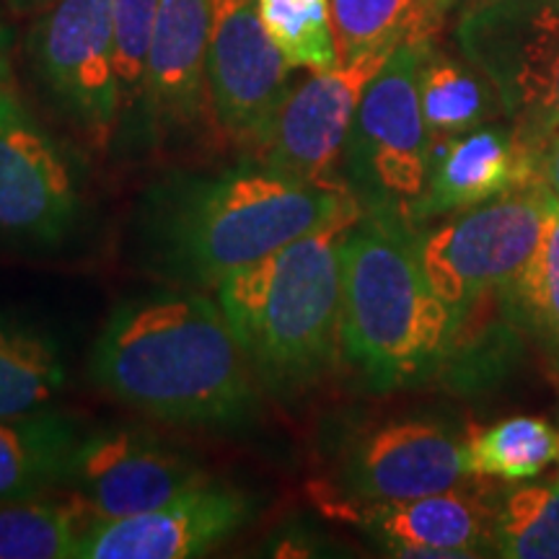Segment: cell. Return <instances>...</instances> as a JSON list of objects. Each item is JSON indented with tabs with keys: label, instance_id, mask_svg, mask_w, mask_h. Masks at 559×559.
<instances>
[{
	"label": "cell",
	"instance_id": "6da1fadb",
	"mask_svg": "<svg viewBox=\"0 0 559 559\" xmlns=\"http://www.w3.org/2000/svg\"><path fill=\"white\" fill-rule=\"evenodd\" d=\"M353 205L349 190L304 185L251 158L221 171L174 169L140 194L130 254L174 288L215 290Z\"/></svg>",
	"mask_w": 559,
	"mask_h": 559
},
{
	"label": "cell",
	"instance_id": "7a4b0ae2",
	"mask_svg": "<svg viewBox=\"0 0 559 559\" xmlns=\"http://www.w3.org/2000/svg\"><path fill=\"white\" fill-rule=\"evenodd\" d=\"M88 373L130 409L202 428L247 423L262 389L218 300L192 288L117 304L91 349Z\"/></svg>",
	"mask_w": 559,
	"mask_h": 559
},
{
	"label": "cell",
	"instance_id": "3957f363",
	"mask_svg": "<svg viewBox=\"0 0 559 559\" xmlns=\"http://www.w3.org/2000/svg\"><path fill=\"white\" fill-rule=\"evenodd\" d=\"M353 205L215 288L223 317L270 394H298L342 358V241Z\"/></svg>",
	"mask_w": 559,
	"mask_h": 559
},
{
	"label": "cell",
	"instance_id": "277c9868",
	"mask_svg": "<svg viewBox=\"0 0 559 559\" xmlns=\"http://www.w3.org/2000/svg\"><path fill=\"white\" fill-rule=\"evenodd\" d=\"M340 254L342 360L376 394L430 379L449 360L453 319L419 264L415 226L362 210Z\"/></svg>",
	"mask_w": 559,
	"mask_h": 559
},
{
	"label": "cell",
	"instance_id": "5b68a950",
	"mask_svg": "<svg viewBox=\"0 0 559 559\" xmlns=\"http://www.w3.org/2000/svg\"><path fill=\"white\" fill-rule=\"evenodd\" d=\"M453 34L461 58L492 83L515 140L539 164L559 132V0H472Z\"/></svg>",
	"mask_w": 559,
	"mask_h": 559
},
{
	"label": "cell",
	"instance_id": "8992f818",
	"mask_svg": "<svg viewBox=\"0 0 559 559\" xmlns=\"http://www.w3.org/2000/svg\"><path fill=\"white\" fill-rule=\"evenodd\" d=\"M430 45L400 41L355 111L342 151V179L366 213L407 221L425 190L432 138L419 107V68Z\"/></svg>",
	"mask_w": 559,
	"mask_h": 559
},
{
	"label": "cell",
	"instance_id": "52a82bcc",
	"mask_svg": "<svg viewBox=\"0 0 559 559\" xmlns=\"http://www.w3.org/2000/svg\"><path fill=\"white\" fill-rule=\"evenodd\" d=\"M24 62L39 99L91 148L120 130L111 0H58L32 19Z\"/></svg>",
	"mask_w": 559,
	"mask_h": 559
},
{
	"label": "cell",
	"instance_id": "ba28073f",
	"mask_svg": "<svg viewBox=\"0 0 559 559\" xmlns=\"http://www.w3.org/2000/svg\"><path fill=\"white\" fill-rule=\"evenodd\" d=\"M549 205L542 185H526L417 236L419 264L449 306L453 330L479 300L500 296L526 267L542 241Z\"/></svg>",
	"mask_w": 559,
	"mask_h": 559
},
{
	"label": "cell",
	"instance_id": "9c48e42d",
	"mask_svg": "<svg viewBox=\"0 0 559 559\" xmlns=\"http://www.w3.org/2000/svg\"><path fill=\"white\" fill-rule=\"evenodd\" d=\"M83 218L79 158L32 115L13 86L0 102V243L52 251Z\"/></svg>",
	"mask_w": 559,
	"mask_h": 559
},
{
	"label": "cell",
	"instance_id": "30bf717a",
	"mask_svg": "<svg viewBox=\"0 0 559 559\" xmlns=\"http://www.w3.org/2000/svg\"><path fill=\"white\" fill-rule=\"evenodd\" d=\"M464 438L436 417H391L353 430L340 443L334 481L349 508L376 510L459 487Z\"/></svg>",
	"mask_w": 559,
	"mask_h": 559
},
{
	"label": "cell",
	"instance_id": "8fae6325",
	"mask_svg": "<svg viewBox=\"0 0 559 559\" xmlns=\"http://www.w3.org/2000/svg\"><path fill=\"white\" fill-rule=\"evenodd\" d=\"M293 66L264 29L257 0H210L207 91L215 132L243 151L267 138Z\"/></svg>",
	"mask_w": 559,
	"mask_h": 559
},
{
	"label": "cell",
	"instance_id": "7c38bea8",
	"mask_svg": "<svg viewBox=\"0 0 559 559\" xmlns=\"http://www.w3.org/2000/svg\"><path fill=\"white\" fill-rule=\"evenodd\" d=\"M389 55L340 62L337 68L311 73L300 86L290 88L267 138L249 158L304 185L347 190L342 179V151L362 94Z\"/></svg>",
	"mask_w": 559,
	"mask_h": 559
},
{
	"label": "cell",
	"instance_id": "4fadbf2b",
	"mask_svg": "<svg viewBox=\"0 0 559 559\" xmlns=\"http://www.w3.org/2000/svg\"><path fill=\"white\" fill-rule=\"evenodd\" d=\"M210 477L190 453L135 428L86 430L66 489L94 519L160 508Z\"/></svg>",
	"mask_w": 559,
	"mask_h": 559
},
{
	"label": "cell",
	"instance_id": "5bb4252c",
	"mask_svg": "<svg viewBox=\"0 0 559 559\" xmlns=\"http://www.w3.org/2000/svg\"><path fill=\"white\" fill-rule=\"evenodd\" d=\"M207 37L210 0H158L143 107L128 143L179 148L215 132Z\"/></svg>",
	"mask_w": 559,
	"mask_h": 559
},
{
	"label": "cell",
	"instance_id": "9a60e30c",
	"mask_svg": "<svg viewBox=\"0 0 559 559\" xmlns=\"http://www.w3.org/2000/svg\"><path fill=\"white\" fill-rule=\"evenodd\" d=\"M254 500L239 487L207 479L166 506L94 519L83 531L79 559H187L207 555L254 515Z\"/></svg>",
	"mask_w": 559,
	"mask_h": 559
},
{
	"label": "cell",
	"instance_id": "2e32d148",
	"mask_svg": "<svg viewBox=\"0 0 559 559\" xmlns=\"http://www.w3.org/2000/svg\"><path fill=\"white\" fill-rule=\"evenodd\" d=\"M536 181V158L510 124H485L466 135L432 143L425 190L409 207V226L456 218L485 202Z\"/></svg>",
	"mask_w": 559,
	"mask_h": 559
},
{
	"label": "cell",
	"instance_id": "e0dca14e",
	"mask_svg": "<svg viewBox=\"0 0 559 559\" xmlns=\"http://www.w3.org/2000/svg\"><path fill=\"white\" fill-rule=\"evenodd\" d=\"M366 523L391 555L474 557L495 549L498 510L472 489H443L425 498L368 510Z\"/></svg>",
	"mask_w": 559,
	"mask_h": 559
},
{
	"label": "cell",
	"instance_id": "ac0fdd59",
	"mask_svg": "<svg viewBox=\"0 0 559 559\" xmlns=\"http://www.w3.org/2000/svg\"><path fill=\"white\" fill-rule=\"evenodd\" d=\"M86 430L52 407L0 417V502L41 498L66 487Z\"/></svg>",
	"mask_w": 559,
	"mask_h": 559
},
{
	"label": "cell",
	"instance_id": "d6986e66",
	"mask_svg": "<svg viewBox=\"0 0 559 559\" xmlns=\"http://www.w3.org/2000/svg\"><path fill=\"white\" fill-rule=\"evenodd\" d=\"M66 383L60 342L37 321L0 311V417L50 407Z\"/></svg>",
	"mask_w": 559,
	"mask_h": 559
},
{
	"label": "cell",
	"instance_id": "ffe728a7",
	"mask_svg": "<svg viewBox=\"0 0 559 559\" xmlns=\"http://www.w3.org/2000/svg\"><path fill=\"white\" fill-rule=\"evenodd\" d=\"M419 107L432 143L485 128L502 115L498 91L469 60L428 47L419 68Z\"/></svg>",
	"mask_w": 559,
	"mask_h": 559
},
{
	"label": "cell",
	"instance_id": "44dd1931",
	"mask_svg": "<svg viewBox=\"0 0 559 559\" xmlns=\"http://www.w3.org/2000/svg\"><path fill=\"white\" fill-rule=\"evenodd\" d=\"M500 306L559 373V202L551 200L539 247L500 293Z\"/></svg>",
	"mask_w": 559,
	"mask_h": 559
},
{
	"label": "cell",
	"instance_id": "7402d4cb",
	"mask_svg": "<svg viewBox=\"0 0 559 559\" xmlns=\"http://www.w3.org/2000/svg\"><path fill=\"white\" fill-rule=\"evenodd\" d=\"M94 515L70 495L0 502V559H70Z\"/></svg>",
	"mask_w": 559,
	"mask_h": 559
},
{
	"label": "cell",
	"instance_id": "603a6c76",
	"mask_svg": "<svg viewBox=\"0 0 559 559\" xmlns=\"http://www.w3.org/2000/svg\"><path fill=\"white\" fill-rule=\"evenodd\" d=\"M466 469L474 477L528 479L559 459V432L542 417H510L464 438Z\"/></svg>",
	"mask_w": 559,
	"mask_h": 559
},
{
	"label": "cell",
	"instance_id": "cb8c5ba5",
	"mask_svg": "<svg viewBox=\"0 0 559 559\" xmlns=\"http://www.w3.org/2000/svg\"><path fill=\"white\" fill-rule=\"evenodd\" d=\"M257 11L293 68L319 73L340 66L330 0H257Z\"/></svg>",
	"mask_w": 559,
	"mask_h": 559
},
{
	"label": "cell",
	"instance_id": "d4e9b609",
	"mask_svg": "<svg viewBox=\"0 0 559 559\" xmlns=\"http://www.w3.org/2000/svg\"><path fill=\"white\" fill-rule=\"evenodd\" d=\"M495 549L508 559H559V481L508 492L498 508Z\"/></svg>",
	"mask_w": 559,
	"mask_h": 559
},
{
	"label": "cell",
	"instance_id": "484cf974",
	"mask_svg": "<svg viewBox=\"0 0 559 559\" xmlns=\"http://www.w3.org/2000/svg\"><path fill=\"white\" fill-rule=\"evenodd\" d=\"M158 0H111L115 26V70L120 88V130L117 138L128 143L143 107L148 58L156 32Z\"/></svg>",
	"mask_w": 559,
	"mask_h": 559
},
{
	"label": "cell",
	"instance_id": "4316f807",
	"mask_svg": "<svg viewBox=\"0 0 559 559\" xmlns=\"http://www.w3.org/2000/svg\"><path fill=\"white\" fill-rule=\"evenodd\" d=\"M340 62L394 52L407 39L417 0H330Z\"/></svg>",
	"mask_w": 559,
	"mask_h": 559
},
{
	"label": "cell",
	"instance_id": "83f0119b",
	"mask_svg": "<svg viewBox=\"0 0 559 559\" xmlns=\"http://www.w3.org/2000/svg\"><path fill=\"white\" fill-rule=\"evenodd\" d=\"M472 0H417L415 16L409 24V41H436L438 32L449 21L453 11L464 9Z\"/></svg>",
	"mask_w": 559,
	"mask_h": 559
},
{
	"label": "cell",
	"instance_id": "f1b7e54d",
	"mask_svg": "<svg viewBox=\"0 0 559 559\" xmlns=\"http://www.w3.org/2000/svg\"><path fill=\"white\" fill-rule=\"evenodd\" d=\"M536 181L549 192V198L559 202V132L544 145L539 164H536Z\"/></svg>",
	"mask_w": 559,
	"mask_h": 559
},
{
	"label": "cell",
	"instance_id": "f546056e",
	"mask_svg": "<svg viewBox=\"0 0 559 559\" xmlns=\"http://www.w3.org/2000/svg\"><path fill=\"white\" fill-rule=\"evenodd\" d=\"M13 41H16V34L0 19V102L13 88Z\"/></svg>",
	"mask_w": 559,
	"mask_h": 559
},
{
	"label": "cell",
	"instance_id": "4dcf8cb0",
	"mask_svg": "<svg viewBox=\"0 0 559 559\" xmlns=\"http://www.w3.org/2000/svg\"><path fill=\"white\" fill-rule=\"evenodd\" d=\"M52 3H58V0H3L5 9H9V13H13L16 19L39 16V13L50 9Z\"/></svg>",
	"mask_w": 559,
	"mask_h": 559
}]
</instances>
